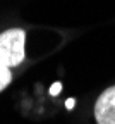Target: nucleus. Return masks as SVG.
Masks as SVG:
<instances>
[{
	"mask_svg": "<svg viewBox=\"0 0 115 124\" xmlns=\"http://www.w3.org/2000/svg\"><path fill=\"white\" fill-rule=\"evenodd\" d=\"M94 117L98 124H115V86L105 90L96 100Z\"/></svg>",
	"mask_w": 115,
	"mask_h": 124,
	"instance_id": "obj_2",
	"label": "nucleus"
},
{
	"mask_svg": "<svg viewBox=\"0 0 115 124\" xmlns=\"http://www.w3.org/2000/svg\"><path fill=\"white\" fill-rule=\"evenodd\" d=\"M12 79V74H10V67H7L4 62H0V91H2Z\"/></svg>",
	"mask_w": 115,
	"mask_h": 124,
	"instance_id": "obj_3",
	"label": "nucleus"
},
{
	"mask_svg": "<svg viewBox=\"0 0 115 124\" xmlns=\"http://www.w3.org/2000/svg\"><path fill=\"white\" fill-rule=\"evenodd\" d=\"M60 88H62V85H60V83H53V85H52V88H50V93H52V95H58Z\"/></svg>",
	"mask_w": 115,
	"mask_h": 124,
	"instance_id": "obj_4",
	"label": "nucleus"
},
{
	"mask_svg": "<svg viewBox=\"0 0 115 124\" xmlns=\"http://www.w3.org/2000/svg\"><path fill=\"white\" fill-rule=\"evenodd\" d=\"M65 105H67V108H69V110H71V108L74 107V98H69L67 102H65Z\"/></svg>",
	"mask_w": 115,
	"mask_h": 124,
	"instance_id": "obj_5",
	"label": "nucleus"
},
{
	"mask_svg": "<svg viewBox=\"0 0 115 124\" xmlns=\"http://www.w3.org/2000/svg\"><path fill=\"white\" fill-rule=\"evenodd\" d=\"M26 33L22 29H9L0 35V62L7 67L19 66L24 60Z\"/></svg>",
	"mask_w": 115,
	"mask_h": 124,
	"instance_id": "obj_1",
	"label": "nucleus"
}]
</instances>
